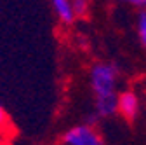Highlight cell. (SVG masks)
<instances>
[{"label": "cell", "instance_id": "cell-4", "mask_svg": "<svg viewBox=\"0 0 146 145\" xmlns=\"http://www.w3.org/2000/svg\"><path fill=\"white\" fill-rule=\"evenodd\" d=\"M52 5H54V11H56V14L59 16V19L63 23H71L75 19L71 0H52Z\"/></svg>", "mask_w": 146, "mask_h": 145}, {"label": "cell", "instance_id": "cell-8", "mask_svg": "<svg viewBox=\"0 0 146 145\" xmlns=\"http://www.w3.org/2000/svg\"><path fill=\"white\" fill-rule=\"evenodd\" d=\"M137 7H146V0H137Z\"/></svg>", "mask_w": 146, "mask_h": 145}, {"label": "cell", "instance_id": "cell-2", "mask_svg": "<svg viewBox=\"0 0 146 145\" xmlns=\"http://www.w3.org/2000/svg\"><path fill=\"white\" fill-rule=\"evenodd\" d=\"M63 145H104V142L94 128L82 124L64 133Z\"/></svg>", "mask_w": 146, "mask_h": 145}, {"label": "cell", "instance_id": "cell-5", "mask_svg": "<svg viewBox=\"0 0 146 145\" xmlns=\"http://www.w3.org/2000/svg\"><path fill=\"white\" fill-rule=\"evenodd\" d=\"M137 33H139V40L143 42V46H146V12L139 14L137 19Z\"/></svg>", "mask_w": 146, "mask_h": 145}, {"label": "cell", "instance_id": "cell-1", "mask_svg": "<svg viewBox=\"0 0 146 145\" xmlns=\"http://www.w3.org/2000/svg\"><path fill=\"white\" fill-rule=\"evenodd\" d=\"M117 77V66L110 63H98L90 70V87L94 93L96 110L103 117L113 115L118 110V96L115 95Z\"/></svg>", "mask_w": 146, "mask_h": 145}, {"label": "cell", "instance_id": "cell-3", "mask_svg": "<svg viewBox=\"0 0 146 145\" xmlns=\"http://www.w3.org/2000/svg\"><path fill=\"white\" fill-rule=\"evenodd\" d=\"M139 110V101L137 96L131 91H125L118 96V112L127 119V121H134Z\"/></svg>", "mask_w": 146, "mask_h": 145}, {"label": "cell", "instance_id": "cell-7", "mask_svg": "<svg viewBox=\"0 0 146 145\" xmlns=\"http://www.w3.org/2000/svg\"><path fill=\"white\" fill-rule=\"evenodd\" d=\"M7 124V115H5V112H4V108L0 107V128L2 126H5Z\"/></svg>", "mask_w": 146, "mask_h": 145}, {"label": "cell", "instance_id": "cell-6", "mask_svg": "<svg viewBox=\"0 0 146 145\" xmlns=\"http://www.w3.org/2000/svg\"><path fill=\"white\" fill-rule=\"evenodd\" d=\"M71 7L75 16H82L87 11V0H71Z\"/></svg>", "mask_w": 146, "mask_h": 145}]
</instances>
